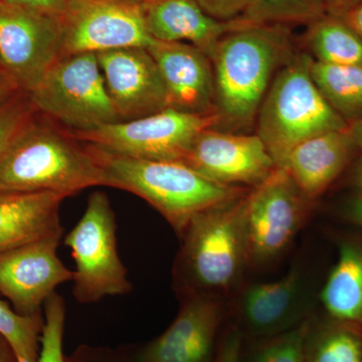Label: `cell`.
Masks as SVG:
<instances>
[{
    "instance_id": "6da1fadb",
    "label": "cell",
    "mask_w": 362,
    "mask_h": 362,
    "mask_svg": "<svg viewBox=\"0 0 362 362\" xmlns=\"http://www.w3.org/2000/svg\"><path fill=\"white\" fill-rule=\"evenodd\" d=\"M295 52L289 25H247L223 35L211 59L216 128L252 127L276 74Z\"/></svg>"
},
{
    "instance_id": "7a4b0ae2",
    "label": "cell",
    "mask_w": 362,
    "mask_h": 362,
    "mask_svg": "<svg viewBox=\"0 0 362 362\" xmlns=\"http://www.w3.org/2000/svg\"><path fill=\"white\" fill-rule=\"evenodd\" d=\"M108 187L84 143L37 111L0 156V190L77 194Z\"/></svg>"
},
{
    "instance_id": "3957f363",
    "label": "cell",
    "mask_w": 362,
    "mask_h": 362,
    "mask_svg": "<svg viewBox=\"0 0 362 362\" xmlns=\"http://www.w3.org/2000/svg\"><path fill=\"white\" fill-rule=\"evenodd\" d=\"M85 145L103 173L108 187L141 197L180 237L197 214L249 190L214 182L183 162L134 158Z\"/></svg>"
},
{
    "instance_id": "277c9868",
    "label": "cell",
    "mask_w": 362,
    "mask_h": 362,
    "mask_svg": "<svg viewBox=\"0 0 362 362\" xmlns=\"http://www.w3.org/2000/svg\"><path fill=\"white\" fill-rule=\"evenodd\" d=\"M246 194L202 211L185 232L175 276L183 294L232 287L247 261Z\"/></svg>"
},
{
    "instance_id": "5b68a950",
    "label": "cell",
    "mask_w": 362,
    "mask_h": 362,
    "mask_svg": "<svg viewBox=\"0 0 362 362\" xmlns=\"http://www.w3.org/2000/svg\"><path fill=\"white\" fill-rule=\"evenodd\" d=\"M311 62L308 54L295 52L276 74L257 115V134L278 168L300 143L349 126L317 87Z\"/></svg>"
},
{
    "instance_id": "8992f818",
    "label": "cell",
    "mask_w": 362,
    "mask_h": 362,
    "mask_svg": "<svg viewBox=\"0 0 362 362\" xmlns=\"http://www.w3.org/2000/svg\"><path fill=\"white\" fill-rule=\"evenodd\" d=\"M35 110L69 131L121 121L105 84L97 54L64 57L26 93Z\"/></svg>"
},
{
    "instance_id": "52a82bcc",
    "label": "cell",
    "mask_w": 362,
    "mask_h": 362,
    "mask_svg": "<svg viewBox=\"0 0 362 362\" xmlns=\"http://www.w3.org/2000/svg\"><path fill=\"white\" fill-rule=\"evenodd\" d=\"M64 244L75 261L71 281L78 303H97L132 292L127 268L119 256L115 213L106 194L90 195L84 214L66 233Z\"/></svg>"
},
{
    "instance_id": "ba28073f",
    "label": "cell",
    "mask_w": 362,
    "mask_h": 362,
    "mask_svg": "<svg viewBox=\"0 0 362 362\" xmlns=\"http://www.w3.org/2000/svg\"><path fill=\"white\" fill-rule=\"evenodd\" d=\"M218 126L213 114L168 108L131 121L106 124L89 131H69L78 141L120 156L149 160L185 162L197 136Z\"/></svg>"
},
{
    "instance_id": "9c48e42d",
    "label": "cell",
    "mask_w": 362,
    "mask_h": 362,
    "mask_svg": "<svg viewBox=\"0 0 362 362\" xmlns=\"http://www.w3.org/2000/svg\"><path fill=\"white\" fill-rule=\"evenodd\" d=\"M309 202L283 168L250 189L246 207L249 263H268L287 249L306 220Z\"/></svg>"
},
{
    "instance_id": "30bf717a",
    "label": "cell",
    "mask_w": 362,
    "mask_h": 362,
    "mask_svg": "<svg viewBox=\"0 0 362 362\" xmlns=\"http://www.w3.org/2000/svg\"><path fill=\"white\" fill-rule=\"evenodd\" d=\"M62 56L148 47L141 6L127 0H68L59 18Z\"/></svg>"
},
{
    "instance_id": "8fae6325",
    "label": "cell",
    "mask_w": 362,
    "mask_h": 362,
    "mask_svg": "<svg viewBox=\"0 0 362 362\" xmlns=\"http://www.w3.org/2000/svg\"><path fill=\"white\" fill-rule=\"evenodd\" d=\"M59 18L0 4V68L21 92L30 93L61 59Z\"/></svg>"
},
{
    "instance_id": "7c38bea8",
    "label": "cell",
    "mask_w": 362,
    "mask_h": 362,
    "mask_svg": "<svg viewBox=\"0 0 362 362\" xmlns=\"http://www.w3.org/2000/svg\"><path fill=\"white\" fill-rule=\"evenodd\" d=\"M64 235L35 240L0 254V294L21 315L42 313L59 285L73 280L58 255Z\"/></svg>"
},
{
    "instance_id": "4fadbf2b",
    "label": "cell",
    "mask_w": 362,
    "mask_h": 362,
    "mask_svg": "<svg viewBox=\"0 0 362 362\" xmlns=\"http://www.w3.org/2000/svg\"><path fill=\"white\" fill-rule=\"evenodd\" d=\"M183 163L220 185L251 188L278 168L258 134L218 128L197 136Z\"/></svg>"
},
{
    "instance_id": "5bb4252c",
    "label": "cell",
    "mask_w": 362,
    "mask_h": 362,
    "mask_svg": "<svg viewBox=\"0 0 362 362\" xmlns=\"http://www.w3.org/2000/svg\"><path fill=\"white\" fill-rule=\"evenodd\" d=\"M107 90L121 121L169 108L160 71L146 47H126L97 54Z\"/></svg>"
},
{
    "instance_id": "9a60e30c",
    "label": "cell",
    "mask_w": 362,
    "mask_h": 362,
    "mask_svg": "<svg viewBox=\"0 0 362 362\" xmlns=\"http://www.w3.org/2000/svg\"><path fill=\"white\" fill-rule=\"evenodd\" d=\"M221 308L209 293L185 295L163 333L134 354V362H211Z\"/></svg>"
},
{
    "instance_id": "2e32d148",
    "label": "cell",
    "mask_w": 362,
    "mask_h": 362,
    "mask_svg": "<svg viewBox=\"0 0 362 362\" xmlns=\"http://www.w3.org/2000/svg\"><path fill=\"white\" fill-rule=\"evenodd\" d=\"M168 90L169 108L192 114L214 113L211 59L194 45L154 40L147 47Z\"/></svg>"
},
{
    "instance_id": "e0dca14e",
    "label": "cell",
    "mask_w": 362,
    "mask_h": 362,
    "mask_svg": "<svg viewBox=\"0 0 362 362\" xmlns=\"http://www.w3.org/2000/svg\"><path fill=\"white\" fill-rule=\"evenodd\" d=\"M308 300L304 274L298 267L268 283L249 286L240 299V314L256 337L282 334L303 322Z\"/></svg>"
},
{
    "instance_id": "ac0fdd59",
    "label": "cell",
    "mask_w": 362,
    "mask_h": 362,
    "mask_svg": "<svg viewBox=\"0 0 362 362\" xmlns=\"http://www.w3.org/2000/svg\"><path fill=\"white\" fill-rule=\"evenodd\" d=\"M141 9L152 39L187 42L201 49L209 59L223 35L251 25L240 18L230 21L216 20L195 0H146Z\"/></svg>"
},
{
    "instance_id": "d6986e66",
    "label": "cell",
    "mask_w": 362,
    "mask_h": 362,
    "mask_svg": "<svg viewBox=\"0 0 362 362\" xmlns=\"http://www.w3.org/2000/svg\"><path fill=\"white\" fill-rule=\"evenodd\" d=\"M356 151L347 128L329 131L298 144L281 168L288 171L302 194L312 202L341 175Z\"/></svg>"
},
{
    "instance_id": "ffe728a7",
    "label": "cell",
    "mask_w": 362,
    "mask_h": 362,
    "mask_svg": "<svg viewBox=\"0 0 362 362\" xmlns=\"http://www.w3.org/2000/svg\"><path fill=\"white\" fill-rule=\"evenodd\" d=\"M66 195L0 190V254L35 240L64 235L59 209Z\"/></svg>"
},
{
    "instance_id": "44dd1931",
    "label": "cell",
    "mask_w": 362,
    "mask_h": 362,
    "mask_svg": "<svg viewBox=\"0 0 362 362\" xmlns=\"http://www.w3.org/2000/svg\"><path fill=\"white\" fill-rule=\"evenodd\" d=\"M320 299L330 320L362 333V239L341 243Z\"/></svg>"
},
{
    "instance_id": "7402d4cb",
    "label": "cell",
    "mask_w": 362,
    "mask_h": 362,
    "mask_svg": "<svg viewBox=\"0 0 362 362\" xmlns=\"http://www.w3.org/2000/svg\"><path fill=\"white\" fill-rule=\"evenodd\" d=\"M306 26L304 44L314 61L332 66L362 65V40L342 18L326 13Z\"/></svg>"
},
{
    "instance_id": "603a6c76",
    "label": "cell",
    "mask_w": 362,
    "mask_h": 362,
    "mask_svg": "<svg viewBox=\"0 0 362 362\" xmlns=\"http://www.w3.org/2000/svg\"><path fill=\"white\" fill-rule=\"evenodd\" d=\"M310 71L321 94L345 122L362 119V65H325L312 59Z\"/></svg>"
},
{
    "instance_id": "cb8c5ba5",
    "label": "cell",
    "mask_w": 362,
    "mask_h": 362,
    "mask_svg": "<svg viewBox=\"0 0 362 362\" xmlns=\"http://www.w3.org/2000/svg\"><path fill=\"white\" fill-rule=\"evenodd\" d=\"M305 362H362V333L332 320L317 327L311 324Z\"/></svg>"
},
{
    "instance_id": "d4e9b609",
    "label": "cell",
    "mask_w": 362,
    "mask_h": 362,
    "mask_svg": "<svg viewBox=\"0 0 362 362\" xmlns=\"http://www.w3.org/2000/svg\"><path fill=\"white\" fill-rule=\"evenodd\" d=\"M324 14L323 0H247L240 18L251 25H308Z\"/></svg>"
},
{
    "instance_id": "484cf974",
    "label": "cell",
    "mask_w": 362,
    "mask_h": 362,
    "mask_svg": "<svg viewBox=\"0 0 362 362\" xmlns=\"http://www.w3.org/2000/svg\"><path fill=\"white\" fill-rule=\"evenodd\" d=\"M44 326V312L21 315L0 299V335L8 343L16 362L39 361Z\"/></svg>"
},
{
    "instance_id": "4316f807",
    "label": "cell",
    "mask_w": 362,
    "mask_h": 362,
    "mask_svg": "<svg viewBox=\"0 0 362 362\" xmlns=\"http://www.w3.org/2000/svg\"><path fill=\"white\" fill-rule=\"evenodd\" d=\"M45 326L40 338L37 362H66L64 354V333L66 325V303L64 298L54 293L44 305Z\"/></svg>"
},
{
    "instance_id": "83f0119b",
    "label": "cell",
    "mask_w": 362,
    "mask_h": 362,
    "mask_svg": "<svg viewBox=\"0 0 362 362\" xmlns=\"http://www.w3.org/2000/svg\"><path fill=\"white\" fill-rule=\"evenodd\" d=\"M310 326V321L304 320L276 335L255 350L247 362H305V341Z\"/></svg>"
},
{
    "instance_id": "f1b7e54d",
    "label": "cell",
    "mask_w": 362,
    "mask_h": 362,
    "mask_svg": "<svg viewBox=\"0 0 362 362\" xmlns=\"http://www.w3.org/2000/svg\"><path fill=\"white\" fill-rule=\"evenodd\" d=\"M35 111L28 94L21 90L0 107V156Z\"/></svg>"
},
{
    "instance_id": "f546056e",
    "label": "cell",
    "mask_w": 362,
    "mask_h": 362,
    "mask_svg": "<svg viewBox=\"0 0 362 362\" xmlns=\"http://www.w3.org/2000/svg\"><path fill=\"white\" fill-rule=\"evenodd\" d=\"M66 362H134V356L120 349L80 346L66 356Z\"/></svg>"
},
{
    "instance_id": "4dcf8cb0",
    "label": "cell",
    "mask_w": 362,
    "mask_h": 362,
    "mask_svg": "<svg viewBox=\"0 0 362 362\" xmlns=\"http://www.w3.org/2000/svg\"><path fill=\"white\" fill-rule=\"evenodd\" d=\"M211 18L221 21L237 20L247 6V0H195Z\"/></svg>"
},
{
    "instance_id": "1f68e13d",
    "label": "cell",
    "mask_w": 362,
    "mask_h": 362,
    "mask_svg": "<svg viewBox=\"0 0 362 362\" xmlns=\"http://www.w3.org/2000/svg\"><path fill=\"white\" fill-rule=\"evenodd\" d=\"M1 1L9 6L21 7L33 13L59 18L65 9L68 0H1Z\"/></svg>"
},
{
    "instance_id": "d6a6232c",
    "label": "cell",
    "mask_w": 362,
    "mask_h": 362,
    "mask_svg": "<svg viewBox=\"0 0 362 362\" xmlns=\"http://www.w3.org/2000/svg\"><path fill=\"white\" fill-rule=\"evenodd\" d=\"M242 334L235 330L228 333L221 342L214 362H240Z\"/></svg>"
},
{
    "instance_id": "836d02e7",
    "label": "cell",
    "mask_w": 362,
    "mask_h": 362,
    "mask_svg": "<svg viewBox=\"0 0 362 362\" xmlns=\"http://www.w3.org/2000/svg\"><path fill=\"white\" fill-rule=\"evenodd\" d=\"M361 1L362 0H323L326 13L335 16H344Z\"/></svg>"
},
{
    "instance_id": "e575fe53",
    "label": "cell",
    "mask_w": 362,
    "mask_h": 362,
    "mask_svg": "<svg viewBox=\"0 0 362 362\" xmlns=\"http://www.w3.org/2000/svg\"><path fill=\"white\" fill-rule=\"evenodd\" d=\"M21 92L11 78L0 69V107L4 106L14 95Z\"/></svg>"
},
{
    "instance_id": "d590c367",
    "label": "cell",
    "mask_w": 362,
    "mask_h": 362,
    "mask_svg": "<svg viewBox=\"0 0 362 362\" xmlns=\"http://www.w3.org/2000/svg\"><path fill=\"white\" fill-rule=\"evenodd\" d=\"M340 18H343L362 40V1Z\"/></svg>"
},
{
    "instance_id": "8d00e7d4",
    "label": "cell",
    "mask_w": 362,
    "mask_h": 362,
    "mask_svg": "<svg viewBox=\"0 0 362 362\" xmlns=\"http://www.w3.org/2000/svg\"><path fill=\"white\" fill-rule=\"evenodd\" d=\"M349 216L354 223L362 226V190L349 202Z\"/></svg>"
},
{
    "instance_id": "74e56055",
    "label": "cell",
    "mask_w": 362,
    "mask_h": 362,
    "mask_svg": "<svg viewBox=\"0 0 362 362\" xmlns=\"http://www.w3.org/2000/svg\"><path fill=\"white\" fill-rule=\"evenodd\" d=\"M347 131L356 145L357 151L362 153V119L356 122L349 123L347 126Z\"/></svg>"
},
{
    "instance_id": "f35d334b",
    "label": "cell",
    "mask_w": 362,
    "mask_h": 362,
    "mask_svg": "<svg viewBox=\"0 0 362 362\" xmlns=\"http://www.w3.org/2000/svg\"><path fill=\"white\" fill-rule=\"evenodd\" d=\"M0 362H16L13 350L1 335H0Z\"/></svg>"
},
{
    "instance_id": "ab89813d",
    "label": "cell",
    "mask_w": 362,
    "mask_h": 362,
    "mask_svg": "<svg viewBox=\"0 0 362 362\" xmlns=\"http://www.w3.org/2000/svg\"><path fill=\"white\" fill-rule=\"evenodd\" d=\"M352 182L356 187L361 188L362 190V157L352 173Z\"/></svg>"
},
{
    "instance_id": "60d3db41",
    "label": "cell",
    "mask_w": 362,
    "mask_h": 362,
    "mask_svg": "<svg viewBox=\"0 0 362 362\" xmlns=\"http://www.w3.org/2000/svg\"><path fill=\"white\" fill-rule=\"evenodd\" d=\"M127 1L133 2V4H140V6H141V4H144L146 0H127Z\"/></svg>"
},
{
    "instance_id": "b9f144b4",
    "label": "cell",
    "mask_w": 362,
    "mask_h": 362,
    "mask_svg": "<svg viewBox=\"0 0 362 362\" xmlns=\"http://www.w3.org/2000/svg\"><path fill=\"white\" fill-rule=\"evenodd\" d=\"M1 2H2L1 0H0V4H1Z\"/></svg>"
},
{
    "instance_id": "7bdbcfd3",
    "label": "cell",
    "mask_w": 362,
    "mask_h": 362,
    "mask_svg": "<svg viewBox=\"0 0 362 362\" xmlns=\"http://www.w3.org/2000/svg\"><path fill=\"white\" fill-rule=\"evenodd\" d=\"M0 69H1V68H0Z\"/></svg>"
}]
</instances>
